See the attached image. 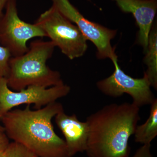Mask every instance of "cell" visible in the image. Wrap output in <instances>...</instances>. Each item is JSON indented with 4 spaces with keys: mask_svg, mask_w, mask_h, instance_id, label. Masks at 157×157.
Returning <instances> with one entry per match:
<instances>
[{
    "mask_svg": "<svg viewBox=\"0 0 157 157\" xmlns=\"http://www.w3.org/2000/svg\"><path fill=\"white\" fill-rule=\"evenodd\" d=\"M56 124L64 136L68 152L73 157L85 151L87 147L89 128L86 121H81L76 114L68 115L64 110L55 117Z\"/></svg>",
    "mask_w": 157,
    "mask_h": 157,
    "instance_id": "10",
    "label": "cell"
},
{
    "mask_svg": "<svg viewBox=\"0 0 157 157\" xmlns=\"http://www.w3.org/2000/svg\"><path fill=\"white\" fill-rule=\"evenodd\" d=\"M151 144L142 145L132 156L128 157H154L151 151Z\"/></svg>",
    "mask_w": 157,
    "mask_h": 157,
    "instance_id": "15",
    "label": "cell"
},
{
    "mask_svg": "<svg viewBox=\"0 0 157 157\" xmlns=\"http://www.w3.org/2000/svg\"><path fill=\"white\" fill-rule=\"evenodd\" d=\"M0 151V157H6V151Z\"/></svg>",
    "mask_w": 157,
    "mask_h": 157,
    "instance_id": "18",
    "label": "cell"
},
{
    "mask_svg": "<svg viewBox=\"0 0 157 157\" xmlns=\"http://www.w3.org/2000/svg\"><path fill=\"white\" fill-rule=\"evenodd\" d=\"M8 48L0 43V77L6 78L9 71V63L12 57Z\"/></svg>",
    "mask_w": 157,
    "mask_h": 157,
    "instance_id": "14",
    "label": "cell"
},
{
    "mask_svg": "<svg viewBox=\"0 0 157 157\" xmlns=\"http://www.w3.org/2000/svg\"><path fill=\"white\" fill-rule=\"evenodd\" d=\"M9 1V0H0V19L4 15L3 9L6 8V5Z\"/></svg>",
    "mask_w": 157,
    "mask_h": 157,
    "instance_id": "17",
    "label": "cell"
},
{
    "mask_svg": "<svg viewBox=\"0 0 157 157\" xmlns=\"http://www.w3.org/2000/svg\"><path fill=\"white\" fill-rule=\"evenodd\" d=\"M6 12L0 19V43L8 48L12 57L20 56L29 49L27 42L36 37H46L44 31L36 24L20 19L16 0H9Z\"/></svg>",
    "mask_w": 157,
    "mask_h": 157,
    "instance_id": "5",
    "label": "cell"
},
{
    "mask_svg": "<svg viewBox=\"0 0 157 157\" xmlns=\"http://www.w3.org/2000/svg\"><path fill=\"white\" fill-rule=\"evenodd\" d=\"M64 110L56 101L36 110L30 105L11 110L0 119L9 137L20 144L38 157H73L65 140L55 132L52 119Z\"/></svg>",
    "mask_w": 157,
    "mask_h": 157,
    "instance_id": "1",
    "label": "cell"
},
{
    "mask_svg": "<svg viewBox=\"0 0 157 157\" xmlns=\"http://www.w3.org/2000/svg\"><path fill=\"white\" fill-rule=\"evenodd\" d=\"M140 118V107L127 102L105 105L88 116L87 156H130L129 139Z\"/></svg>",
    "mask_w": 157,
    "mask_h": 157,
    "instance_id": "2",
    "label": "cell"
},
{
    "mask_svg": "<svg viewBox=\"0 0 157 157\" xmlns=\"http://www.w3.org/2000/svg\"><path fill=\"white\" fill-rule=\"evenodd\" d=\"M36 157H38L36 156Z\"/></svg>",
    "mask_w": 157,
    "mask_h": 157,
    "instance_id": "20",
    "label": "cell"
},
{
    "mask_svg": "<svg viewBox=\"0 0 157 157\" xmlns=\"http://www.w3.org/2000/svg\"><path fill=\"white\" fill-rule=\"evenodd\" d=\"M150 112L145 123L138 125L135 129L134 136L137 143L151 144L157 136V99L151 104Z\"/></svg>",
    "mask_w": 157,
    "mask_h": 157,
    "instance_id": "12",
    "label": "cell"
},
{
    "mask_svg": "<svg viewBox=\"0 0 157 157\" xmlns=\"http://www.w3.org/2000/svg\"><path fill=\"white\" fill-rule=\"evenodd\" d=\"M9 143V137L5 132H0V151L6 150Z\"/></svg>",
    "mask_w": 157,
    "mask_h": 157,
    "instance_id": "16",
    "label": "cell"
},
{
    "mask_svg": "<svg viewBox=\"0 0 157 157\" xmlns=\"http://www.w3.org/2000/svg\"><path fill=\"white\" fill-rule=\"evenodd\" d=\"M0 132H5V129L2 125L0 124Z\"/></svg>",
    "mask_w": 157,
    "mask_h": 157,
    "instance_id": "19",
    "label": "cell"
},
{
    "mask_svg": "<svg viewBox=\"0 0 157 157\" xmlns=\"http://www.w3.org/2000/svg\"><path fill=\"white\" fill-rule=\"evenodd\" d=\"M89 1H90V0H89Z\"/></svg>",
    "mask_w": 157,
    "mask_h": 157,
    "instance_id": "21",
    "label": "cell"
},
{
    "mask_svg": "<svg viewBox=\"0 0 157 157\" xmlns=\"http://www.w3.org/2000/svg\"><path fill=\"white\" fill-rule=\"evenodd\" d=\"M6 157H36L34 154L28 149L17 142L9 143L6 149Z\"/></svg>",
    "mask_w": 157,
    "mask_h": 157,
    "instance_id": "13",
    "label": "cell"
},
{
    "mask_svg": "<svg viewBox=\"0 0 157 157\" xmlns=\"http://www.w3.org/2000/svg\"><path fill=\"white\" fill-rule=\"evenodd\" d=\"M53 6L59 12L76 25L88 40L92 42L97 48V56L100 59H117L115 48L111 41L115 37L116 30L107 28L90 21L84 17L70 0H51Z\"/></svg>",
    "mask_w": 157,
    "mask_h": 157,
    "instance_id": "7",
    "label": "cell"
},
{
    "mask_svg": "<svg viewBox=\"0 0 157 157\" xmlns=\"http://www.w3.org/2000/svg\"><path fill=\"white\" fill-rule=\"evenodd\" d=\"M71 88L67 84L46 88L30 86L19 91L9 88L6 78L0 77V119L14 107L33 104L36 109L57 101L69 94Z\"/></svg>",
    "mask_w": 157,
    "mask_h": 157,
    "instance_id": "6",
    "label": "cell"
},
{
    "mask_svg": "<svg viewBox=\"0 0 157 157\" xmlns=\"http://www.w3.org/2000/svg\"><path fill=\"white\" fill-rule=\"evenodd\" d=\"M35 23L70 59L81 57L86 52L87 39L78 28L53 5L42 13Z\"/></svg>",
    "mask_w": 157,
    "mask_h": 157,
    "instance_id": "4",
    "label": "cell"
},
{
    "mask_svg": "<svg viewBox=\"0 0 157 157\" xmlns=\"http://www.w3.org/2000/svg\"><path fill=\"white\" fill-rule=\"evenodd\" d=\"M112 62L114 71L110 76L97 82L98 90L112 98H118L124 94L129 95L132 99V103L139 107L151 105L156 98L146 75L144 74L141 78H133L121 69L118 59Z\"/></svg>",
    "mask_w": 157,
    "mask_h": 157,
    "instance_id": "8",
    "label": "cell"
},
{
    "mask_svg": "<svg viewBox=\"0 0 157 157\" xmlns=\"http://www.w3.org/2000/svg\"><path fill=\"white\" fill-rule=\"evenodd\" d=\"M120 9L132 14L139 28L137 42L146 50L149 36L157 12V0H112Z\"/></svg>",
    "mask_w": 157,
    "mask_h": 157,
    "instance_id": "9",
    "label": "cell"
},
{
    "mask_svg": "<svg viewBox=\"0 0 157 157\" xmlns=\"http://www.w3.org/2000/svg\"><path fill=\"white\" fill-rule=\"evenodd\" d=\"M144 63L146 65V75L151 87L157 89V29L152 26L149 36L148 45L145 52Z\"/></svg>",
    "mask_w": 157,
    "mask_h": 157,
    "instance_id": "11",
    "label": "cell"
},
{
    "mask_svg": "<svg viewBox=\"0 0 157 157\" xmlns=\"http://www.w3.org/2000/svg\"><path fill=\"white\" fill-rule=\"evenodd\" d=\"M55 47L51 41L37 39L31 42L25 53L12 57L6 78L9 88L19 91L30 86L48 88L64 84L60 73L47 65Z\"/></svg>",
    "mask_w": 157,
    "mask_h": 157,
    "instance_id": "3",
    "label": "cell"
}]
</instances>
